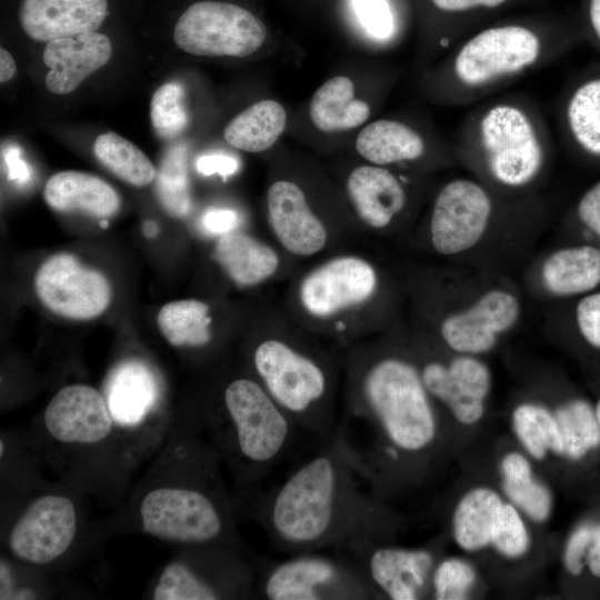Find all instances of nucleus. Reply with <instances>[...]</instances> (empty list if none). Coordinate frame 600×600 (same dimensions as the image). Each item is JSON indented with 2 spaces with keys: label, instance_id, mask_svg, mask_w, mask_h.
I'll return each mask as SVG.
<instances>
[{
  "label": "nucleus",
  "instance_id": "obj_1",
  "mask_svg": "<svg viewBox=\"0 0 600 600\" xmlns=\"http://www.w3.org/2000/svg\"><path fill=\"white\" fill-rule=\"evenodd\" d=\"M258 518L289 554L381 541L390 519L336 432L262 497Z\"/></svg>",
  "mask_w": 600,
  "mask_h": 600
},
{
  "label": "nucleus",
  "instance_id": "obj_2",
  "mask_svg": "<svg viewBox=\"0 0 600 600\" xmlns=\"http://www.w3.org/2000/svg\"><path fill=\"white\" fill-rule=\"evenodd\" d=\"M428 393L421 373L400 358H381L357 370L347 414L334 432L380 499L403 458L421 454L437 438Z\"/></svg>",
  "mask_w": 600,
  "mask_h": 600
},
{
  "label": "nucleus",
  "instance_id": "obj_3",
  "mask_svg": "<svg viewBox=\"0 0 600 600\" xmlns=\"http://www.w3.org/2000/svg\"><path fill=\"white\" fill-rule=\"evenodd\" d=\"M571 43L562 29L524 21L478 29L444 52L433 82L436 96L449 106L472 107L551 66Z\"/></svg>",
  "mask_w": 600,
  "mask_h": 600
},
{
  "label": "nucleus",
  "instance_id": "obj_4",
  "mask_svg": "<svg viewBox=\"0 0 600 600\" xmlns=\"http://www.w3.org/2000/svg\"><path fill=\"white\" fill-rule=\"evenodd\" d=\"M453 140V153L462 162L510 191L533 186L553 150L547 117L526 92L506 91L470 107Z\"/></svg>",
  "mask_w": 600,
  "mask_h": 600
},
{
  "label": "nucleus",
  "instance_id": "obj_5",
  "mask_svg": "<svg viewBox=\"0 0 600 600\" xmlns=\"http://www.w3.org/2000/svg\"><path fill=\"white\" fill-rule=\"evenodd\" d=\"M221 408L220 419L211 426L238 479L244 483L262 479L287 454L299 428L252 378L231 380Z\"/></svg>",
  "mask_w": 600,
  "mask_h": 600
},
{
  "label": "nucleus",
  "instance_id": "obj_6",
  "mask_svg": "<svg viewBox=\"0 0 600 600\" xmlns=\"http://www.w3.org/2000/svg\"><path fill=\"white\" fill-rule=\"evenodd\" d=\"M258 381L300 430L323 441L337 423L329 403L330 379L319 359L279 339L261 341L252 352Z\"/></svg>",
  "mask_w": 600,
  "mask_h": 600
},
{
  "label": "nucleus",
  "instance_id": "obj_7",
  "mask_svg": "<svg viewBox=\"0 0 600 600\" xmlns=\"http://www.w3.org/2000/svg\"><path fill=\"white\" fill-rule=\"evenodd\" d=\"M267 600H363L376 594L358 566L344 553L307 551L271 562L257 587Z\"/></svg>",
  "mask_w": 600,
  "mask_h": 600
},
{
  "label": "nucleus",
  "instance_id": "obj_8",
  "mask_svg": "<svg viewBox=\"0 0 600 600\" xmlns=\"http://www.w3.org/2000/svg\"><path fill=\"white\" fill-rule=\"evenodd\" d=\"M172 38L184 52L201 57L242 58L267 38L262 21L248 9L222 0H194L172 24Z\"/></svg>",
  "mask_w": 600,
  "mask_h": 600
},
{
  "label": "nucleus",
  "instance_id": "obj_9",
  "mask_svg": "<svg viewBox=\"0 0 600 600\" xmlns=\"http://www.w3.org/2000/svg\"><path fill=\"white\" fill-rule=\"evenodd\" d=\"M144 532L158 539L207 546L229 537L230 518L218 498L192 487H162L149 491L140 504Z\"/></svg>",
  "mask_w": 600,
  "mask_h": 600
},
{
  "label": "nucleus",
  "instance_id": "obj_10",
  "mask_svg": "<svg viewBox=\"0 0 600 600\" xmlns=\"http://www.w3.org/2000/svg\"><path fill=\"white\" fill-rule=\"evenodd\" d=\"M488 186L457 178L438 192L430 218L431 242L437 252L457 254L472 248L487 231L496 212Z\"/></svg>",
  "mask_w": 600,
  "mask_h": 600
},
{
  "label": "nucleus",
  "instance_id": "obj_11",
  "mask_svg": "<svg viewBox=\"0 0 600 600\" xmlns=\"http://www.w3.org/2000/svg\"><path fill=\"white\" fill-rule=\"evenodd\" d=\"M40 302L51 312L72 320H89L103 313L112 298L103 273L83 266L70 253L48 258L34 277Z\"/></svg>",
  "mask_w": 600,
  "mask_h": 600
},
{
  "label": "nucleus",
  "instance_id": "obj_12",
  "mask_svg": "<svg viewBox=\"0 0 600 600\" xmlns=\"http://www.w3.org/2000/svg\"><path fill=\"white\" fill-rule=\"evenodd\" d=\"M381 542L369 541L338 551L358 566L376 598L419 599L431 581L433 553L428 549H404Z\"/></svg>",
  "mask_w": 600,
  "mask_h": 600
},
{
  "label": "nucleus",
  "instance_id": "obj_13",
  "mask_svg": "<svg viewBox=\"0 0 600 600\" xmlns=\"http://www.w3.org/2000/svg\"><path fill=\"white\" fill-rule=\"evenodd\" d=\"M77 532L73 502L64 496L44 494L21 513L9 534V548L18 559L46 564L61 557Z\"/></svg>",
  "mask_w": 600,
  "mask_h": 600
},
{
  "label": "nucleus",
  "instance_id": "obj_14",
  "mask_svg": "<svg viewBox=\"0 0 600 600\" xmlns=\"http://www.w3.org/2000/svg\"><path fill=\"white\" fill-rule=\"evenodd\" d=\"M377 274L357 257L334 258L311 271L300 286V300L314 317H330L366 302L374 293Z\"/></svg>",
  "mask_w": 600,
  "mask_h": 600
},
{
  "label": "nucleus",
  "instance_id": "obj_15",
  "mask_svg": "<svg viewBox=\"0 0 600 600\" xmlns=\"http://www.w3.org/2000/svg\"><path fill=\"white\" fill-rule=\"evenodd\" d=\"M43 421L54 440L77 444L104 440L113 426L104 396L87 384H70L60 389L49 401Z\"/></svg>",
  "mask_w": 600,
  "mask_h": 600
},
{
  "label": "nucleus",
  "instance_id": "obj_16",
  "mask_svg": "<svg viewBox=\"0 0 600 600\" xmlns=\"http://www.w3.org/2000/svg\"><path fill=\"white\" fill-rule=\"evenodd\" d=\"M519 311L518 300L511 293L491 290L468 310L448 316L441 323V336L457 352H484L494 346L498 333L517 322Z\"/></svg>",
  "mask_w": 600,
  "mask_h": 600
},
{
  "label": "nucleus",
  "instance_id": "obj_17",
  "mask_svg": "<svg viewBox=\"0 0 600 600\" xmlns=\"http://www.w3.org/2000/svg\"><path fill=\"white\" fill-rule=\"evenodd\" d=\"M420 373L428 392L442 401L458 421L472 424L482 417L490 388V373L482 362L470 357L456 358L448 366L431 361Z\"/></svg>",
  "mask_w": 600,
  "mask_h": 600
},
{
  "label": "nucleus",
  "instance_id": "obj_18",
  "mask_svg": "<svg viewBox=\"0 0 600 600\" xmlns=\"http://www.w3.org/2000/svg\"><path fill=\"white\" fill-rule=\"evenodd\" d=\"M556 119L561 140L600 160V67L586 70L564 87Z\"/></svg>",
  "mask_w": 600,
  "mask_h": 600
},
{
  "label": "nucleus",
  "instance_id": "obj_19",
  "mask_svg": "<svg viewBox=\"0 0 600 600\" xmlns=\"http://www.w3.org/2000/svg\"><path fill=\"white\" fill-rule=\"evenodd\" d=\"M267 206L270 226L286 250L307 257L323 249L327 230L296 183L287 180L272 183L268 189Z\"/></svg>",
  "mask_w": 600,
  "mask_h": 600
},
{
  "label": "nucleus",
  "instance_id": "obj_20",
  "mask_svg": "<svg viewBox=\"0 0 600 600\" xmlns=\"http://www.w3.org/2000/svg\"><path fill=\"white\" fill-rule=\"evenodd\" d=\"M111 56V40L99 31L48 41L42 53L43 63L49 69L46 87L54 94L71 93Z\"/></svg>",
  "mask_w": 600,
  "mask_h": 600
},
{
  "label": "nucleus",
  "instance_id": "obj_21",
  "mask_svg": "<svg viewBox=\"0 0 600 600\" xmlns=\"http://www.w3.org/2000/svg\"><path fill=\"white\" fill-rule=\"evenodd\" d=\"M347 189L360 219L369 227H387L407 204L401 179L380 166H361L351 171Z\"/></svg>",
  "mask_w": 600,
  "mask_h": 600
},
{
  "label": "nucleus",
  "instance_id": "obj_22",
  "mask_svg": "<svg viewBox=\"0 0 600 600\" xmlns=\"http://www.w3.org/2000/svg\"><path fill=\"white\" fill-rule=\"evenodd\" d=\"M159 386L154 372L142 361L128 359L109 373L104 398L114 422L136 427L154 409Z\"/></svg>",
  "mask_w": 600,
  "mask_h": 600
},
{
  "label": "nucleus",
  "instance_id": "obj_23",
  "mask_svg": "<svg viewBox=\"0 0 600 600\" xmlns=\"http://www.w3.org/2000/svg\"><path fill=\"white\" fill-rule=\"evenodd\" d=\"M46 203L62 213H83L106 219L121 207L118 192L101 178L76 170L58 172L49 178L43 190Z\"/></svg>",
  "mask_w": 600,
  "mask_h": 600
},
{
  "label": "nucleus",
  "instance_id": "obj_24",
  "mask_svg": "<svg viewBox=\"0 0 600 600\" xmlns=\"http://www.w3.org/2000/svg\"><path fill=\"white\" fill-rule=\"evenodd\" d=\"M429 148L428 138L419 129L392 119L371 122L360 131L356 141L358 153L378 166L421 160Z\"/></svg>",
  "mask_w": 600,
  "mask_h": 600
},
{
  "label": "nucleus",
  "instance_id": "obj_25",
  "mask_svg": "<svg viewBox=\"0 0 600 600\" xmlns=\"http://www.w3.org/2000/svg\"><path fill=\"white\" fill-rule=\"evenodd\" d=\"M213 259L239 287H251L274 274L279 267L276 251L256 238L231 232L221 236Z\"/></svg>",
  "mask_w": 600,
  "mask_h": 600
},
{
  "label": "nucleus",
  "instance_id": "obj_26",
  "mask_svg": "<svg viewBox=\"0 0 600 600\" xmlns=\"http://www.w3.org/2000/svg\"><path fill=\"white\" fill-rule=\"evenodd\" d=\"M309 114L320 131L339 132L364 123L370 116V106L354 97V86L349 78L337 76L314 92Z\"/></svg>",
  "mask_w": 600,
  "mask_h": 600
},
{
  "label": "nucleus",
  "instance_id": "obj_27",
  "mask_svg": "<svg viewBox=\"0 0 600 600\" xmlns=\"http://www.w3.org/2000/svg\"><path fill=\"white\" fill-rule=\"evenodd\" d=\"M542 279L554 294L590 291L600 283V250L592 246L558 250L544 261Z\"/></svg>",
  "mask_w": 600,
  "mask_h": 600
},
{
  "label": "nucleus",
  "instance_id": "obj_28",
  "mask_svg": "<svg viewBox=\"0 0 600 600\" xmlns=\"http://www.w3.org/2000/svg\"><path fill=\"white\" fill-rule=\"evenodd\" d=\"M287 112L276 100H261L236 116L226 127L223 136L232 147L247 152H261L271 148L283 132Z\"/></svg>",
  "mask_w": 600,
  "mask_h": 600
},
{
  "label": "nucleus",
  "instance_id": "obj_29",
  "mask_svg": "<svg viewBox=\"0 0 600 600\" xmlns=\"http://www.w3.org/2000/svg\"><path fill=\"white\" fill-rule=\"evenodd\" d=\"M499 496L488 488L468 492L457 504L452 519L453 537L464 550L474 551L491 543L502 507Z\"/></svg>",
  "mask_w": 600,
  "mask_h": 600
},
{
  "label": "nucleus",
  "instance_id": "obj_30",
  "mask_svg": "<svg viewBox=\"0 0 600 600\" xmlns=\"http://www.w3.org/2000/svg\"><path fill=\"white\" fill-rule=\"evenodd\" d=\"M209 306L196 299L171 301L158 316V327L173 347L200 348L211 341Z\"/></svg>",
  "mask_w": 600,
  "mask_h": 600
},
{
  "label": "nucleus",
  "instance_id": "obj_31",
  "mask_svg": "<svg viewBox=\"0 0 600 600\" xmlns=\"http://www.w3.org/2000/svg\"><path fill=\"white\" fill-rule=\"evenodd\" d=\"M93 153L116 177L133 187L150 184L157 170L150 159L131 141L108 131L97 137Z\"/></svg>",
  "mask_w": 600,
  "mask_h": 600
},
{
  "label": "nucleus",
  "instance_id": "obj_32",
  "mask_svg": "<svg viewBox=\"0 0 600 600\" xmlns=\"http://www.w3.org/2000/svg\"><path fill=\"white\" fill-rule=\"evenodd\" d=\"M157 198L171 217L184 218L192 208L188 170V146L171 144L161 159L156 176Z\"/></svg>",
  "mask_w": 600,
  "mask_h": 600
},
{
  "label": "nucleus",
  "instance_id": "obj_33",
  "mask_svg": "<svg viewBox=\"0 0 600 600\" xmlns=\"http://www.w3.org/2000/svg\"><path fill=\"white\" fill-rule=\"evenodd\" d=\"M503 488L512 502L531 519L543 521L551 509V496L548 489L536 481L528 460L516 452L506 456L501 463Z\"/></svg>",
  "mask_w": 600,
  "mask_h": 600
},
{
  "label": "nucleus",
  "instance_id": "obj_34",
  "mask_svg": "<svg viewBox=\"0 0 600 600\" xmlns=\"http://www.w3.org/2000/svg\"><path fill=\"white\" fill-rule=\"evenodd\" d=\"M556 420L562 441V454L582 458L600 446V424L596 411L583 400H573L557 410Z\"/></svg>",
  "mask_w": 600,
  "mask_h": 600
},
{
  "label": "nucleus",
  "instance_id": "obj_35",
  "mask_svg": "<svg viewBox=\"0 0 600 600\" xmlns=\"http://www.w3.org/2000/svg\"><path fill=\"white\" fill-rule=\"evenodd\" d=\"M513 429L536 459H542L548 450L562 454V441L556 417L536 404H521L513 412Z\"/></svg>",
  "mask_w": 600,
  "mask_h": 600
},
{
  "label": "nucleus",
  "instance_id": "obj_36",
  "mask_svg": "<svg viewBox=\"0 0 600 600\" xmlns=\"http://www.w3.org/2000/svg\"><path fill=\"white\" fill-rule=\"evenodd\" d=\"M150 119L156 133L162 139H172L186 129L189 118L181 84L167 82L154 91L150 101Z\"/></svg>",
  "mask_w": 600,
  "mask_h": 600
},
{
  "label": "nucleus",
  "instance_id": "obj_37",
  "mask_svg": "<svg viewBox=\"0 0 600 600\" xmlns=\"http://www.w3.org/2000/svg\"><path fill=\"white\" fill-rule=\"evenodd\" d=\"M476 580L470 564L459 559L440 562L431 576L433 596L438 600L464 599Z\"/></svg>",
  "mask_w": 600,
  "mask_h": 600
},
{
  "label": "nucleus",
  "instance_id": "obj_38",
  "mask_svg": "<svg viewBox=\"0 0 600 600\" xmlns=\"http://www.w3.org/2000/svg\"><path fill=\"white\" fill-rule=\"evenodd\" d=\"M491 543L509 558H518L527 551L529 536L521 517L511 504H502L494 523Z\"/></svg>",
  "mask_w": 600,
  "mask_h": 600
},
{
  "label": "nucleus",
  "instance_id": "obj_39",
  "mask_svg": "<svg viewBox=\"0 0 600 600\" xmlns=\"http://www.w3.org/2000/svg\"><path fill=\"white\" fill-rule=\"evenodd\" d=\"M353 9L373 39L389 42L397 34L394 13L388 0H353Z\"/></svg>",
  "mask_w": 600,
  "mask_h": 600
},
{
  "label": "nucleus",
  "instance_id": "obj_40",
  "mask_svg": "<svg viewBox=\"0 0 600 600\" xmlns=\"http://www.w3.org/2000/svg\"><path fill=\"white\" fill-rule=\"evenodd\" d=\"M577 322L583 338L600 348V292L589 294L577 306Z\"/></svg>",
  "mask_w": 600,
  "mask_h": 600
},
{
  "label": "nucleus",
  "instance_id": "obj_41",
  "mask_svg": "<svg viewBox=\"0 0 600 600\" xmlns=\"http://www.w3.org/2000/svg\"><path fill=\"white\" fill-rule=\"evenodd\" d=\"M592 527L581 526L570 536L564 550V564L567 570L579 576L583 568V558L587 556L591 538Z\"/></svg>",
  "mask_w": 600,
  "mask_h": 600
},
{
  "label": "nucleus",
  "instance_id": "obj_42",
  "mask_svg": "<svg viewBox=\"0 0 600 600\" xmlns=\"http://www.w3.org/2000/svg\"><path fill=\"white\" fill-rule=\"evenodd\" d=\"M238 159L231 154L214 152L200 156L196 169L202 176H220L224 181L239 170Z\"/></svg>",
  "mask_w": 600,
  "mask_h": 600
},
{
  "label": "nucleus",
  "instance_id": "obj_43",
  "mask_svg": "<svg viewBox=\"0 0 600 600\" xmlns=\"http://www.w3.org/2000/svg\"><path fill=\"white\" fill-rule=\"evenodd\" d=\"M200 224L210 234L224 236L238 227L239 216L232 209L209 208L202 213Z\"/></svg>",
  "mask_w": 600,
  "mask_h": 600
},
{
  "label": "nucleus",
  "instance_id": "obj_44",
  "mask_svg": "<svg viewBox=\"0 0 600 600\" xmlns=\"http://www.w3.org/2000/svg\"><path fill=\"white\" fill-rule=\"evenodd\" d=\"M577 216L587 228L600 236V181L589 188L580 198Z\"/></svg>",
  "mask_w": 600,
  "mask_h": 600
},
{
  "label": "nucleus",
  "instance_id": "obj_45",
  "mask_svg": "<svg viewBox=\"0 0 600 600\" xmlns=\"http://www.w3.org/2000/svg\"><path fill=\"white\" fill-rule=\"evenodd\" d=\"M441 12L449 14H467L482 10H496L510 0H430Z\"/></svg>",
  "mask_w": 600,
  "mask_h": 600
},
{
  "label": "nucleus",
  "instance_id": "obj_46",
  "mask_svg": "<svg viewBox=\"0 0 600 600\" xmlns=\"http://www.w3.org/2000/svg\"><path fill=\"white\" fill-rule=\"evenodd\" d=\"M2 160L6 163L7 178L9 181L23 186L31 180V169L21 157V149L9 146L2 150Z\"/></svg>",
  "mask_w": 600,
  "mask_h": 600
},
{
  "label": "nucleus",
  "instance_id": "obj_47",
  "mask_svg": "<svg viewBox=\"0 0 600 600\" xmlns=\"http://www.w3.org/2000/svg\"><path fill=\"white\" fill-rule=\"evenodd\" d=\"M587 563L591 573L600 578V524L592 529V538L587 552Z\"/></svg>",
  "mask_w": 600,
  "mask_h": 600
},
{
  "label": "nucleus",
  "instance_id": "obj_48",
  "mask_svg": "<svg viewBox=\"0 0 600 600\" xmlns=\"http://www.w3.org/2000/svg\"><path fill=\"white\" fill-rule=\"evenodd\" d=\"M18 589L14 587L13 573L10 566L3 559L0 561V599H13Z\"/></svg>",
  "mask_w": 600,
  "mask_h": 600
},
{
  "label": "nucleus",
  "instance_id": "obj_49",
  "mask_svg": "<svg viewBox=\"0 0 600 600\" xmlns=\"http://www.w3.org/2000/svg\"><path fill=\"white\" fill-rule=\"evenodd\" d=\"M588 22L592 38L600 49V0H589Z\"/></svg>",
  "mask_w": 600,
  "mask_h": 600
},
{
  "label": "nucleus",
  "instance_id": "obj_50",
  "mask_svg": "<svg viewBox=\"0 0 600 600\" xmlns=\"http://www.w3.org/2000/svg\"><path fill=\"white\" fill-rule=\"evenodd\" d=\"M17 67L13 57L10 52L1 48L0 49V81L1 83L11 80L16 73Z\"/></svg>",
  "mask_w": 600,
  "mask_h": 600
},
{
  "label": "nucleus",
  "instance_id": "obj_51",
  "mask_svg": "<svg viewBox=\"0 0 600 600\" xmlns=\"http://www.w3.org/2000/svg\"><path fill=\"white\" fill-rule=\"evenodd\" d=\"M142 230L148 238H153L157 236L159 229L156 222L149 220L143 223Z\"/></svg>",
  "mask_w": 600,
  "mask_h": 600
},
{
  "label": "nucleus",
  "instance_id": "obj_52",
  "mask_svg": "<svg viewBox=\"0 0 600 600\" xmlns=\"http://www.w3.org/2000/svg\"><path fill=\"white\" fill-rule=\"evenodd\" d=\"M596 414H597V419L599 421V424H600V400L597 404V408H596Z\"/></svg>",
  "mask_w": 600,
  "mask_h": 600
},
{
  "label": "nucleus",
  "instance_id": "obj_53",
  "mask_svg": "<svg viewBox=\"0 0 600 600\" xmlns=\"http://www.w3.org/2000/svg\"><path fill=\"white\" fill-rule=\"evenodd\" d=\"M3 447H4V444H3L2 440H1V442H0V456L1 457L3 456Z\"/></svg>",
  "mask_w": 600,
  "mask_h": 600
}]
</instances>
